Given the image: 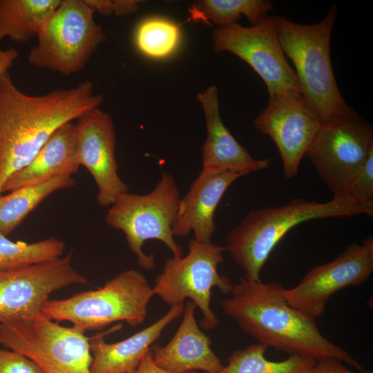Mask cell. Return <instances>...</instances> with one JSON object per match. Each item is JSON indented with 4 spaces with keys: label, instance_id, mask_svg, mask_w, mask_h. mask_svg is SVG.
<instances>
[{
    "label": "cell",
    "instance_id": "13",
    "mask_svg": "<svg viewBox=\"0 0 373 373\" xmlns=\"http://www.w3.org/2000/svg\"><path fill=\"white\" fill-rule=\"evenodd\" d=\"M373 271V236L361 244L352 243L333 260L318 265L297 285L285 289V296L294 309L316 319L323 315L328 300L338 291L364 283Z\"/></svg>",
    "mask_w": 373,
    "mask_h": 373
},
{
    "label": "cell",
    "instance_id": "23",
    "mask_svg": "<svg viewBox=\"0 0 373 373\" xmlns=\"http://www.w3.org/2000/svg\"><path fill=\"white\" fill-rule=\"evenodd\" d=\"M273 8L267 0H200L193 2L189 11L192 20L223 28L236 23L241 16L247 18L250 26H255Z\"/></svg>",
    "mask_w": 373,
    "mask_h": 373
},
{
    "label": "cell",
    "instance_id": "17",
    "mask_svg": "<svg viewBox=\"0 0 373 373\" xmlns=\"http://www.w3.org/2000/svg\"><path fill=\"white\" fill-rule=\"evenodd\" d=\"M246 175L235 171L200 173L180 199L172 224L173 236L185 237L193 232L194 239L210 242L216 229L214 215L220 200L233 182Z\"/></svg>",
    "mask_w": 373,
    "mask_h": 373
},
{
    "label": "cell",
    "instance_id": "32",
    "mask_svg": "<svg viewBox=\"0 0 373 373\" xmlns=\"http://www.w3.org/2000/svg\"><path fill=\"white\" fill-rule=\"evenodd\" d=\"M18 55V51L15 48L3 49L0 46V77L8 72Z\"/></svg>",
    "mask_w": 373,
    "mask_h": 373
},
{
    "label": "cell",
    "instance_id": "12",
    "mask_svg": "<svg viewBox=\"0 0 373 373\" xmlns=\"http://www.w3.org/2000/svg\"><path fill=\"white\" fill-rule=\"evenodd\" d=\"M72 260L70 252L51 260L0 272V324L41 314L51 294L73 285L87 284Z\"/></svg>",
    "mask_w": 373,
    "mask_h": 373
},
{
    "label": "cell",
    "instance_id": "33",
    "mask_svg": "<svg viewBox=\"0 0 373 373\" xmlns=\"http://www.w3.org/2000/svg\"><path fill=\"white\" fill-rule=\"evenodd\" d=\"M358 373H373L370 370H360Z\"/></svg>",
    "mask_w": 373,
    "mask_h": 373
},
{
    "label": "cell",
    "instance_id": "9",
    "mask_svg": "<svg viewBox=\"0 0 373 373\" xmlns=\"http://www.w3.org/2000/svg\"><path fill=\"white\" fill-rule=\"evenodd\" d=\"M90 339L79 328L42 314L0 324V344L30 358L44 373H92Z\"/></svg>",
    "mask_w": 373,
    "mask_h": 373
},
{
    "label": "cell",
    "instance_id": "27",
    "mask_svg": "<svg viewBox=\"0 0 373 373\" xmlns=\"http://www.w3.org/2000/svg\"><path fill=\"white\" fill-rule=\"evenodd\" d=\"M347 196L356 203L373 210V151L353 181Z\"/></svg>",
    "mask_w": 373,
    "mask_h": 373
},
{
    "label": "cell",
    "instance_id": "18",
    "mask_svg": "<svg viewBox=\"0 0 373 373\" xmlns=\"http://www.w3.org/2000/svg\"><path fill=\"white\" fill-rule=\"evenodd\" d=\"M196 305L188 301L182 322L171 341L164 346L150 348L154 363L173 373L202 370L218 373L224 367L211 348V338L200 330L195 318Z\"/></svg>",
    "mask_w": 373,
    "mask_h": 373
},
{
    "label": "cell",
    "instance_id": "11",
    "mask_svg": "<svg viewBox=\"0 0 373 373\" xmlns=\"http://www.w3.org/2000/svg\"><path fill=\"white\" fill-rule=\"evenodd\" d=\"M212 43L215 53L230 52L246 62L263 81L269 96L300 92L294 70L280 46L274 17L267 16L249 27L236 23L216 28Z\"/></svg>",
    "mask_w": 373,
    "mask_h": 373
},
{
    "label": "cell",
    "instance_id": "26",
    "mask_svg": "<svg viewBox=\"0 0 373 373\" xmlns=\"http://www.w3.org/2000/svg\"><path fill=\"white\" fill-rule=\"evenodd\" d=\"M180 40L179 26L161 17L142 21L135 34L137 49L144 55L153 59H164L177 48Z\"/></svg>",
    "mask_w": 373,
    "mask_h": 373
},
{
    "label": "cell",
    "instance_id": "28",
    "mask_svg": "<svg viewBox=\"0 0 373 373\" xmlns=\"http://www.w3.org/2000/svg\"><path fill=\"white\" fill-rule=\"evenodd\" d=\"M0 373H44L32 360L14 351L0 349Z\"/></svg>",
    "mask_w": 373,
    "mask_h": 373
},
{
    "label": "cell",
    "instance_id": "22",
    "mask_svg": "<svg viewBox=\"0 0 373 373\" xmlns=\"http://www.w3.org/2000/svg\"><path fill=\"white\" fill-rule=\"evenodd\" d=\"M75 185L71 176H59L0 195V234L7 236L49 195Z\"/></svg>",
    "mask_w": 373,
    "mask_h": 373
},
{
    "label": "cell",
    "instance_id": "1",
    "mask_svg": "<svg viewBox=\"0 0 373 373\" xmlns=\"http://www.w3.org/2000/svg\"><path fill=\"white\" fill-rule=\"evenodd\" d=\"M103 96L90 82L40 95L22 92L9 72L0 77V195L6 180L26 166L62 125L99 108Z\"/></svg>",
    "mask_w": 373,
    "mask_h": 373
},
{
    "label": "cell",
    "instance_id": "3",
    "mask_svg": "<svg viewBox=\"0 0 373 373\" xmlns=\"http://www.w3.org/2000/svg\"><path fill=\"white\" fill-rule=\"evenodd\" d=\"M337 8L314 24H300L274 17L283 51L293 63L303 99L321 124L358 114L343 98L334 75L330 39Z\"/></svg>",
    "mask_w": 373,
    "mask_h": 373
},
{
    "label": "cell",
    "instance_id": "31",
    "mask_svg": "<svg viewBox=\"0 0 373 373\" xmlns=\"http://www.w3.org/2000/svg\"><path fill=\"white\" fill-rule=\"evenodd\" d=\"M131 373H173L159 367L153 361L151 351L143 357L137 367ZM184 373H197L190 371Z\"/></svg>",
    "mask_w": 373,
    "mask_h": 373
},
{
    "label": "cell",
    "instance_id": "2",
    "mask_svg": "<svg viewBox=\"0 0 373 373\" xmlns=\"http://www.w3.org/2000/svg\"><path fill=\"white\" fill-rule=\"evenodd\" d=\"M285 291L276 282H254L241 277L233 285L231 297L221 305L226 315L267 348L316 360L334 357L361 370L349 352L321 333L316 319L288 304Z\"/></svg>",
    "mask_w": 373,
    "mask_h": 373
},
{
    "label": "cell",
    "instance_id": "24",
    "mask_svg": "<svg viewBox=\"0 0 373 373\" xmlns=\"http://www.w3.org/2000/svg\"><path fill=\"white\" fill-rule=\"evenodd\" d=\"M267 347L255 343L233 352L227 358L228 363L218 373H308L316 359L298 355L280 361L268 360Z\"/></svg>",
    "mask_w": 373,
    "mask_h": 373
},
{
    "label": "cell",
    "instance_id": "8",
    "mask_svg": "<svg viewBox=\"0 0 373 373\" xmlns=\"http://www.w3.org/2000/svg\"><path fill=\"white\" fill-rule=\"evenodd\" d=\"M188 249L184 257L166 260L152 290L171 307L184 304L186 298H190L202 313L201 327L213 329L218 325V318L211 308V290L217 288L227 295L233 287L229 278L218 271V265L224 261L226 247L193 238Z\"/></svg>",
    "mask_w": 373,
    "mask_h": 373
},
{
    "label": "cell",
    "instance_id": "29",
    "mask_svg": "<svg viewBox=\"0 0 373 373\" xmlns=\"http://www.w3.org/2000/svg\"><path fill=\"white\" fill-rule=\"evenodd\" d=\"M93 10L104 16L121 17L135 12L141 1L137 0H85Z\"/></svg>",
    "mask_w": 373,
    "mask_h": 373
},
{
    "label": "cell",
    "instance_id": "14",
    "mask_svg": "<svg viewBox=\"0 0 373 373\" xmlns=\"http://www.w3.org/2000/svg\"><path fill=\"white\" fill-rule=\"evenodd\" d=\"M321 126L297 90L270 95L267 106L254 121L255 128L275 143L287 179L297 175Z\"/></svg>",
    "mask_w": 373,
    "mask_h": 373
},
{
    "label": "cell",
    "instance_id": "20",
    "mask_svg": "<svg viewBox=\"0 0 373 373\" xmlns=\"http://www.w3.org/2000/svg\"><path fill=\"white\" fill-rule=\"evenodd\" d=\"M79 166L76 126L68 122L54 132L26 166L9 177L2 192L39 184L59 176H71Z\"/></svg>",
    "mask_w": 373,
    "mask_h": 373
},
{
    "label": "cell",
    "instance_id": "19",
    "mask_svg": "<svg viewBox=\"0 0 373 373\" xmlns=\"http://www.w3.org/2000/svg\"><path fill=\"white\" fill-rule=\"evenodd\" d=\"M184 304L173 305L160 319L127 338L113 343L105 341L102 334L92 337V373H131L135 370L163 330L184 311Z\"/></svg>",
    "mask_w": 373,
    "mask_h": 373
},
{
    "label": "cell",
    "instance_id": "15",
    "mask_svg": "<svg viewBox=\"0 0 373 373\" xmlns=\"http://www.w3.org/2000/svg\"><path fill=\"white\" fill-rule=\"evenodd\" d=\"M77 120L79 163L94 179L97 187V203L102 207H108L120 194L128 191L118 173L113 121L100 108L85 113Z\"/></svg>",
    "mask_w": 373,
    "mask_h": 373
},
{
    "label": "cell",
    "instance_id": "30",
    "mask_svg": "<svg viewBox=\"0 0 373 373\" xmlns=\"http://www.w3.org/2000/svg\"><path fill=\"white\" fill-rule=\"evenodd\" d=\"M308 373H353L344 363L334 357L316 360Z\"/></svg>",
    "mask_w": 373,
    "mask_h": 373
},
{
    "label": "cell",
    "instance_id": "7",
    "mask_svg": "<svg viewBox=\"0 0 373 373\" xmlns=\"http://www.w3.org/2000/svg\"><path fill=\"white\" fill-rule=\"evenodd\" d=\"M95 14L85 0H61L39 32L29 64L63 75L83 70L106 39Z\"/></svg>",
    "mask_w": 373,
    "mask_h": 373
},
{
    "label": "cell",
    "instance_id": "16",
    "mask_svg": "<svg viewBox=\"0 0 373 373\" xmlns=\"http://www.w3.org/2000/svg\"><path fill=\"white\" fill-rule=\"evenodd\" d=\"M196 99L203 110L207 130L200 173L211 175L235 171L247 175L269 167V159H254L224 124L220 113L216 86H208L198 94Z\"/></svg>",
    "mask_w": 373,
    "mask_h": 373
},
{
    "label": "cell",
    "instance_id": "21",
    "mask_svg": "<svg viewBox=\"0 0 373 373\" xmlns=\"http://www.w3.org/2000/svg\"><path fill=\"white\" fill-rule=\"evenodd\" d=\"M61 0H0V41L23 44L39 32Z\"/></svg>",
    "mask_w": 373,
    "mask_h": 373
},
{
    "label": "cell",
    "instance_id": "4",
    "mask_svg": "<svg viewBox=\"0 0 373 373\" xmlns=\"http://www.w3.org/2000/svg\"><path fill=\"white\" fill-rule=\"evenodd\" d=\"M362 214L372 218L373 210L348 196L333 197L326 202L296 198L283 206L250 211L227 233L226 249L242 270L245 279L260 282L262 269L271 252L295 226L312 220Z\"/></svg>",
    "mask_w": 373,
    "mask_h": 373
},
{
    "label": "cell",
    "instance_id": "25",
    "mask_svg": "<svg viewBox=\"0 0 373 373\" xmlns=\"http://www.w3.org/2000/svg\"><path fill=\"white\" fill-rule=\"evenodd\" d=\"M65 247L62 240L55 237L28 243L0 234V272L59 258Z\"/></svg>",
    "mask_w": 373,
    "mask_h": 373
},
{
    "label": "cell",
    "instance_id": "5",
    "mask_svg": "<svg viewBox=\"0 0 373 373\" xmlns=\"http://www.w3.org/2000/svg\"><path fill=\"white\" fill-rule=\"evenodd\" d=\"M153 296L152 287L144 274L128 269L97 289L48 300L41 314L57 322L69 321L84 332L102 329L117 321L135 327L144 322Z\"/></svg>",
    "mask_w": 373,
    "mask_h": 373
},
{
    "label": "cell",
    "instance_id": "10",
    "mask_svg": "<svg viewBox=\"0 0 373 373\" xmlns=\"http://www.w3.org/2000/svg\"><path fill=\"white\" fill-rule=\"evenodd\" d=\"M373 151V127L358 114L321 124L306 155L333 197L347 196Z\"/></svg>",
    "mask_w": 373,
    "mask_h": 373
},
{
    "label": "cell",
    "instance_id": "6",
    "mask_svg": "<svg viewBox=\"0 0 373 373\" xmlns=\"http://www.w3.org/2000/svg\"><path fill=\"white\" fill-rule=\"evenodd\" d=\"M180 199L175 179L170 173L162 172L161 178L149 193H123L109 207L106 222L124 233L128 247L142 268L152 270L155 266L154 255H147L142 249L148 240L163 242L173 257L183 256V249L176 243L172 232Z\"/></svg>",
    "mask_w": 373,
    "mask_h": 373
}]
</instances>
